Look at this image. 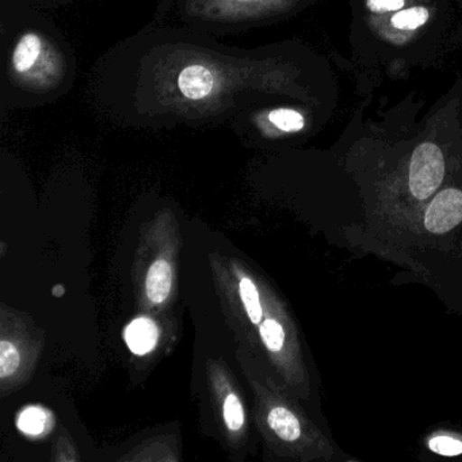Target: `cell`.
<instances>
[{"label": "cell", "instance_id": "cell-1", "mask_svg": "<svg viewBox=\"0 0 462 462\" xmlns=\"http://www.w3.org/2000/svg\"><path fill=\"white\" fill-rule=\"evenodd\" d=\"M270 58L188 29L153 23L94 67L91 94L123 126L166 128L232 121L269 101Z\"/></svg>", "mask_w": 462, "mask_h": 462}, {"label": "cell", "instance_id": "cell-2", "mask_svg": "<svg viewBox=\"0 0 462 462\" xmlns=\"http://www.w3.org/2000/svg\"><path fill=\"white\" fill-rule=\"evenodd\" d=\"M77 74V56L53 21L31 5L0 0L2 116L58 101Z\"/></svg>", "mask_w": 462, "mask_h": 462}, {"label": "cell", "instance_id": "cell-3", "mask_svg": "<svg viewBox=\"0 0 462 462\" xmlns=\"http://www.w3.org/2000/svg\"><path fill=\"white\" fill-rule=\"evenodd\" d=\"M445 175L442 151L432 143H423L413 151L408 186L416 199H427L439 188Z\"/></svg>", "mask_w": 462, "mask_h": 462}, {"label": "cell", "instance_id": "cell-4", "mask_svg": "<svg viewBox=\"0 0 462 462\" xmlns=\"http://www.w3.org/2000/svg\"><path fill=\"white\" fill-rule=\"evenodd\" d=\"M462 221V191L446 189L440 191L424 216L426 229L434 235H443L456 228Z\"/></svg>", "mask_w": 462, "mask_h": 462}, {"label": "cell", "instance_id": "cell-5", "mask_svg": "<svg viewBox=\"0 0 462 462\" xmlns=\"http://www.w3.org/2000/svg\"><path fill=\"white\" fill-rule=\"evenodd\" d=\"M158 327L147 318L136 319L125 329L126 345L137 356L152 350L158 342Z\"/></svg>", "mask_w": 462, "mask_h": 462}, {"label": "cell", "instance_id": "cell-6", "mask_svg": "<svg viewBox=\"0 0 462 462\" xmlns=\"http://www.w3.org/2000/svg\"><path fill=\"white\" fill-rule=\"evenodd\" d=\"M172 272L169 262L158 259L148 270L145 289L147 296L155 304H161L169 297L171 291Z\"/></svg>", "mask_w": 462, "mask_h": 462}, {"label": "cell", "instance_id": "cell-7", "mask_svg": "<svg viewBox=\"0 0 462 462\" xmlns=\"http://www.w3.org/2000/svg\"><path fill=\"white\" fill-rule=\"evenodd\" d=\"M269 426L281 439L288 442L299 439L301 434L299 419L283 407H275L270 411Z\"/></svg>", "mask_w": 462, "mask_h": 462}, {"label": "cell", "instance_id": "cell-8", "mask_svg": "<svg viewBox=\"0 0 462 462\" xmlns=\"http://www.w3.org/2000/svg\"><path fill=\"white\" fill-rule=\"evenodd\" d=\"M240 296H242L243 304L247 310L248 318L254 324H259L262 321L261 300H259L258 289L254 285L250 278H243L240 281Z\"/></svg>", "mask_w": 462, "mask_h": 462}, {"label": "cell", "instance_id": "cell-9", "mask_svg": "<svg viewBox=\"0 0 462 462\" xmlns=\"http://www.w3.org/2000/svg\"><path fill=\"white\" fill-rule=\"evenodd\" d=\"M430 12L424 7H412L392 17V25L400 31H415L429 21Z\"/></svg>", "mask_w": 462, "mask_h": 462}, {"label": "cell", "instance_id": "cell-10", "mask_svg": "<svg viewBox=\"0 0 462 462\" xmlns=\"http://www.w3.org/2000/svg\"><path fill=\"white\" fill-rule=\"evenodd\" d=\"M20 364L21 356L17 347L7 340L0 343V377L7 378L12 375Z\"/></svg>", "mask_w": 462, "mask_h": 462}, {"label": "cell", "instance_id": "cell-11", "mask_svg": "<svg viewBox=\"0 0 462 462\" xmlns=\"http://www.w3.org/2000/svg\"><path fill=\"white\" fill-rule=\"evenodd\" d=\"M261 337L270 351H280L285 342L282 326L275 320H266L262 323Z\"/></svg>", "mask_w": 462, "mask_h": 462}, {"label": "cell", "instance_id": "cell-12", "mask_svg": "<svg viewBox=\"0 0 462 462\" xmlns=\"http://www.w3.org/2000/svg\"><path fill=\"white\" fill-rule=\"evenodd\" d=\"M18 426L26 434H42L45 429V413L40 408H28L21 413Z\"/></svg>", "mask_w": 462, "mask_h": 462}, {"label": "cell", "instance_id": "cell-13", "mask_svg": "<svg viewBox=\"0 0 462 462\" xmlns=\"http://www.w3.org/2000/svg\"><path fill=\"white\" fill-rule=\"evenodd\" d=\"M224 419H226V426L232 431L242 429L243 423H245V411H243L242 402L235 394H229L224 402Z\"/></svg>", "mask_w": 462, "mask_h": 462}, {"label": "cell", "instance_id": "cell-14", "mask_svg": "<svg viewBox=\"0 0 462 462\" xmlns=\"http://www.w3.org/2000/svg\"><path fill=\"white\" fill-rule=\"evenodd\" d=\"M429 448H431V451H434V453L440 454V456L453 457L462 454L461 440L446 437V435H440V437H435L430 439Z\"/></svg>", "mask_w": 462, "mask_h": 462}, {"label": "cell", "instance_id": "cell-15", "mask_svg": "<svg viewBox=\"0 0 462 462\" xmlns=\"http://www.w3.org/2000/svg\"><path fill=\"white\" fill-rule=\"evenodd\" d=\"M404 6V0H367L373 13L397 12Z\"/></svg>", "mask_w": 462, "mask_h": 462}, {"label": "cell", "instance_id": "cell-16", "mask_svg": "<svg viewBox=\"0 0 462 462\" xmlns=\"http://www.w3.org/2000/svg\"><path fill=\"white\" fill-rule=\"evenodd\" d=\"M17 4L31 5V6H58V5H66L74 0H10Z\"/></svg>", "mask_w": 462, "mask_h": 462}, {"label": "cell", "instance_id": "cell-17", "mask_svg": "<svg viewBox=\"0 0 462 462\" xmlns=\"http://www.w3.org/2000/svg\"><path fill=\"white\" fill-rule=\"evenodd\" d=\"M64 293V289L61 288V286H56L55 289H53V294H56V296H61V294Z\"/></svg>", "mask_w": 462, "mask_h": 462}]
</instances>
